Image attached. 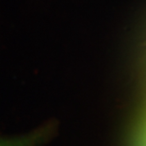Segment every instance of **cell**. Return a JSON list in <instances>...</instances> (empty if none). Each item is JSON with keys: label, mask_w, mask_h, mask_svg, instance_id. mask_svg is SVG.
<instances>
[{"label": "cell", "mask_w": 146, "mask_h": 146, "mask_svg": "<svg viewBox=\"0 0 146 146\" xmlns=\"http://www.w3.org/2000/svg\"><path fill=\"white\" fill-rule=\"evenodd\" d=\"M40 136L25 138H0V146H32Z\"/></svg>", "instance_id": "cell-1"}]
</instances>
